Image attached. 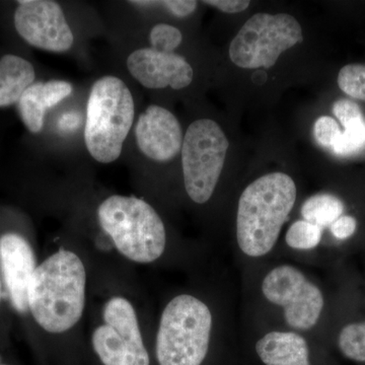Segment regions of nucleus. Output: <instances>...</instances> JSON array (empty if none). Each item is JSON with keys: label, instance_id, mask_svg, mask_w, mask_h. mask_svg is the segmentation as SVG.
<instances>
[{"label": "nucleus", "instance_id": "nucleus-9", "mask_svg": "<svg viewBox=\"0 0 365 365\" xmlns=\"http://www.w3.org/2000/svg\"><path fill=\"white\" fill-rule=\"evenodd\" d=\"M104 324L93 333V350L104 365H150L136 312L131 302L116 297L108 300Z\"/></svg>", "mask_w": 365, "mask_h": 365}, {"label": "nucleus", "instance_id": "nucleus-16", "mask_svg": "<svg viewBox=\"0 0 365 365\" xmlns=\"http://www.w3.org/2000/svg\"><path fill=\"white\" fill-rule=\"evenodd\" d=\"M35 78V69L28 60L16 55H4L0 59V108L19 103Z\"/></svg>", "mask_w": 365, "mask_h": 365}, {"label": "nucleus", "instance_id": "nucleus-13", "mask_svg": "<svg viewBox=\"0 0 365 365\" xmlns=\"http://www.w3.org/2000/svg\"><path fill=\"white\" fill-rule=\"evenodd\" d=\"M0 265L11 304L19 313H26L29 285L37 263L25 237L14 232L0 237Z\"/></svg>", "mask_w": 365, "mask_h": 365}, {"label": "nucleus", "instance_id": "nucleus-30", "mask_svg": "<svg viewBox=\"0 0 365 365\" xmlns=\"http://www.w3.org/2000/svg\"><path fill=\"white\" fill-rule=\"evenodd\" d=\"M0 365H1V364H0Z\"/></svg>", "mask_w": 365, "mask_h": 365}, {"label": "nucleus", "instance_id": "nucleus-3", "mask_svg": "<svg viewBox=\"0 0 365 365\" xmlns=\"http://www.w3.org/2000/svg\"><path fill=\"white\" fill-rule=\"evenodd\" d=\"M98 218L118 251L129 260H158L167 247V232L155 209L143 199L113 195L98 209Z\"/></svg>", "mask_w": 365, "mask_h": 365}, {"label": "nucleus", "instance_id": "nucleus-2", "mask_svg": "<svg viewBox=\"0 0 365 365\" xmlns=\"http://www.w3.org/2000/svg\"><path fill=\"white\" fill-rule=\"evenodd\" d=\"M86 289L83 261L73 252L59 250L36 268L29 285V309L47 332H67L83 317Z\"/></svg>", "mask_w": 365, "mask_h": 365}, {"label": "nucleus", "instance_id": "nucleus-25", "mask_svg": "<svg viewBox=\"0 0 365 365\" xmlns=\"http://www.w3.org/2000/svg\"><path fill=\"white\" fill-rule=\"evenodd\" d=\"M333 113L343 126L364 118L359 106L348 98H341L335 102L333 105Z\"/></svg>", "mask_w": 365, "mask_h": 365}, {"label": "nucleus", "instance_id": "nucleus-29", "mask_svg": "<svg viewBox=\"0 0 365 365\" xmlns=\"http://www.w3.org/2000/svg\"><path fill=\"white\" fill-rule=\"evenodd\" d=\"M2 297V287H1V280H0V300H1Z\"/></svg>", "mask_w": 365, "mask_h": 365}, {"label": "nucleus", "instance_id": "nucleus-20", "mask_svg": "<svg viewBox=\"0 0 365 365\" xmlns=\"http://www.w3.org/2000/svg\"><path fill=\"white\" fill-rule=\"evenodd\" d=\"M344 131L340 134L333 145V150L336 155H349L357 153L365 146V120L353 121L345 125Z\"/></svg>", "mask_w": 365, "mask_h": 365}, {"label": "nucleus", "instance_id": "nucleus-8", "mask_svg": "<svg viewBox=\"0 0 365 365\" xmlns=\"http://www.w3.org/2000/svg\"><path fill=\"white\" fill-rule=\"evenodd\" d=\"M266 302L282 312L288 328L309 332L318 325L325 309V295L300 269L280 264L267 271L261 281Z\"/></svg>", "mask_w": 365, "mask_h": 365}, {"label": "nucleus", "instance_id": "nucleus-5", "mask_svg": "<svg viewBox=\"0 0 365 365\" xmlns=\"http://www.w3.org/2000/svg\"><path fill=\"white\" fill-rule=\"evenodd\" d=\"M212 330L213 314L207 304L195 295H177L160 316L155 346L158 364H202Z\"/></svg>", "mask_w": 365, "mask_h": 365}, {"label": "nucleus", "instance_id": "nucleus-11", "mask_svg": "<svg viewBox=\"0 0 365 365\" xmlns=\"http://www.w3.org/2000/svg\"><path fill=\"white\" fill-rule=\"evenodd\" d=\"M127 67L132 76L150 90H182L191 85L194 71L188 61L176 53L143 48L129 55Z\"/></svg>", "mask_w": 365, "mask_h": 365}, {"label": "nucleus", "instance_id": "nucleus-18", "mask_svg": "<svg viewBox=\"0 0 365 365\" xmlns=\"http://www.w3.org/2000/svg\"><path fill=\"white\" fill-rule=\"evenodd\" d=\"M323 239V228L304 220H297L290 225L285 232L287 247L294 251L307 252L318 248Z\"/></svg>", "mask_w": 365, "mask_h": 365}, {"label": "nucleus", "instance_id": "nucleus-17", "mask_svg": "<svg viewBox=\"0 0 365 365\" xmlns=\"http://www.w3.org/2000/svg\"><path fill=\"white\" fill-rule=\"evenodd\" d=\"M344 203L337 196L330 193H318L309 197L302 204L300 213L302 220L321 228L331 227L343 215Z\"/></svg>", "mask_w": 365, "mask_h": 365}, {"label": "nucleus", "instance_id": "nucleus-10", "mask_svg": "<svg viewBox=\"0 0 365 365\" xmlns=\"http://www.w3.org/2000/svg\"><path fill=\"white\" fill-rule=\"evenodd\" d=\"M14 13L16 32L38 49L64 53L73 45V34L61 6L51 0H21Z\"/></svg>", "mask_w": 365, "mask_h": 365}, {"label": "nucleus", "instance_id": "nucleus-12", "mask_svg": "<svg viewBox=\"0 0 365 365\" xmlns=\"http://www.w3.org/2000/svg\"><path fill=\"white\" fill-rule=\"evenodd\" d=\"M134 134L141 153L155 162H170L182 150L181 124L172 112L160 106H150L139 116Z\"/></svg>", "mask_w": 365, "mask_h": 365}, {"label": "nucleus", "instance_id": "nucleus-21", "mask_svg": "<svg viewBox=\"0 0 365 365\" xmlns=\"http://www.w3.org/2000/svg\"><path fill=\"white\" fill-rule=\"evenodd\" d=\"M340 90L356 100L365 102V64H348L338 74Z\"/></svg>", "mask_w": 365, "mask_h": 365}, {"label": "nucleus", "instance_id": "nucleus-23", "mask_svg": "<svg viewBox=\"0 0 365 365\" xmlns=\"http://www.w3.org/2000/svg\"><path fill=\"white\" fill-rule=\"evenodd\" d=\"M341 133L342 131H341L339 125L333 118L322 116L314 123V138L319 144L325 148H333Z\"/></svg>", "mask_w": 365, "mask_h": 365}, {"label": "nucleus", "instance_id": "nucleus-26", "mask_svg": "<svg viewBox=\"0 0 365 365\" xmlns=\"http://www.w3.org/2000/svg\"><path fill=\"white\" fill-rule=\"evenodd\" d=\"M331 232L335 239L347 240L355 234L357 230V222L351 215H342L332 223Z\"/></svg>", "mask_w": 365, "mask_h": 365}, {"label": "nucleus", "instance_id": "nucleus-1", "mask_svg": "<svg viewBox=\"0 0 365 365\" xmlns=\"http://www.w3.org/2000/svg\"><path fill=\"white\" fill-rule=\"evenodd\" d=\"M297 198V185L284 173L264 175L244 189L237 203L235 237L245 257L264 258L275 249Z\"/></svg>", "mask_w": 365, "mask_h": 365}, {"label": "nucleus", "instance_id": "nucleus-6", "mask_svg": "<svg viewBox=\"0 0 365 365\" xmlns=\"http://www.w3.org/2000/svg\"><path fill=\"white\" fill-rule=\"evenodd\" d=\"M230 146L222 127L210 119H199L187 129L182 146L185 189L192 201L210 200L220 181Z\"/></svg>", "mask_w": 365, "mask_h": 365}, {"label": "nucleus", "instance_id": "nucleus-7", "mask_svg": "<svg viewBox=\"0 0 365 365\" xmlns=\"http://www.w3.org/2000/svg\"><path fill=\"white\" fill-rule=\"evenodd\" d=\"M302 41V26L290 14H256L230 43V58L241 68H270L283 52Z\"/></svg>", "mask_w": 365, "mask_h": 365}, {"label": "nucleus", "instance_id": "nucleus-19", "mask_svg": "<svg viewBox=\"0 0 365 365\" xmlns=\"http://www.w3.org/2000/svg\"><path fill=\"white\" fill-rule=\"evenodd\" d=\"M337 343L346 359L365 362V321L354 322L343 327Z\"/></svg>", "mask_w": 365, "mask_h": 365}, {"label": "nucleus", "instance_id": "nucleus-15", "mask_svg": "<svg viewBox=\"0 0 365 365\" xmlns=\"http://www.w3.org/2000/svg\"><path fill=\"white\" fill-rule=\"evenodd\" d=\"M255 349L265 365H312L309 342L297 331H269L259 338Z\"/></svg>", "mask_w": 365, "mask_h": 365}, {"label": "nucleus", "instance_id": "nucleus-28", "mask_svg": "<svg viewBox=\"0 0 365 365\" xmlns=\"http://www.w3.org/2000/svg\"><path fill=\"white\" fill-rule=\"evenodd\" d=\"M78 116L69 113V114L64 115L60 120L59 126L63 130H72V129L78 128Z\"/></svg>", "mask_w": 365, "mask_h": 365}, {"label": "nucleus", "instance_id": "nucleus-24", "mask_svg": "<svg viewBox=\"0 0 365 365\" xmlns=\"http://www.w3.org/2000/svg\"><path fill=\"white\" fill-rule=\"evenodd\" d=\"M136 6H150V4H160L165 6L170 14L179 18H186L196 11L197 1L192 0H165V1H130Z\"/></svg>", "mask_w": 365, "mask_h": 365}, {"label": "nucleus", "instance_id": "nucleus-14", "mask_svg": "<svg viewBox=\"0 0 365 365\" xmlns=\"http://www.w3.org/2000/svg\"><path fill=\"white\" fill-rule=\"evenodd\" d=\"M72 91L71 83L58 79L29 86L18 103L21 121L26 129L34 134L40 133L44 126L46 111L71 96Z\"/></svg>", "mask_w": 365, "mask_h": 365}, {"label": "nucleus", "instance_id": "nucleus-4", "mask_svg": "<svg viewBox=\"0 0 365 365\" xmlns=\"http://www.w3.org/2000/svg\"><path fill=\"white\" fill-rule=\"evenodd\" d=\"M135 117L128 86L116 76H103L91 86L86 106V146L101 163H111L122 153Z\"/></svg>", "mask_w": 365, "mask_h": 365}, {"label": "nucleus", "instance_id": "nucleus-27", "mask_svg": "<svg viewBox=\"0 0 365 365\" xmlns=\"http://www.w3.org/2000/svg\"><path fill=\"white\" fill-rule=\"evenodd\" d=\"M208 6L216 7L225 14H237L246 11L250 6V1L244 0H207L203 1Z\"/></svg>", "mask_w": 365, "mask_h": 365}, {"label": "nucleus", "instance_id": "nucleus-22", "mask_svg": "<svg viewBox=\"0 0 365 365\" xmlns=\"http://www.w3.org/2000/svg\"><path fill=\"white\" fill-rule=\"evenodd\" d=\"M151 48L155 51L174 53L181 45L182 35L176 26L167 24H158L151 29L150 34Z\"/></svg>", "mask_w": 365, "mask_h": 365}]
</instances>
